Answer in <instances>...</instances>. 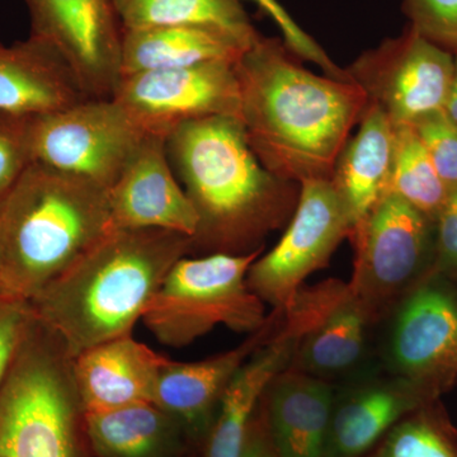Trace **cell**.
Masks as SVG:
<instances>
[{"label":"cell","instance_id":"obj_1","mask_svg":"<svg viewBox=\"0 0 457 457\" xmlns=\"http://www.w3.org/2000/svg\"><path fill=\"white\" fill-rule=\"evenodd\" d=\"M282 38L260 36L234 65L249 145L279 179H330L368 97L351 79L303 68Z\"/></svg>","mask_w":457,"mask_h":457},{"label":"cell","instance_id":"obj_2","mask_svg":"<svg viewBox=\"0 0 457 457\" xmlns=\"http://www.w3.org/2000/svg\"><path fill=\"white\" fill-rule=\"evenodd\" d=\"M165 146L198 216L192 252L251 253L293 218L300 185L261 163L237 117L182 123L168 135Z\"/></svg>","mask_w":457,"mask_h":457},{"label":"cell","instance_id":"obj_3","mask_svg":"<svg viewBox=\"0 0 457 457\" xmlns=\"http://www.w3.org/2000/svg\"><path fill=\"white\" fill-rule=\"evenodd\" d=\"M191 239L167 230H111L29 303L71 359L131 335Z\"/></svg>","mask_w":457,"mask_h":457},{"label":"cell","instance_id":"obj_4","mask_svg":"<svg viewBox=\"0 0 457 457\" xmlns=\"http://www.w3.org/2000/svg\"><path fill=\"white\" fill-rule=\"evenodd\" d=\"M108 231L107 189L32 163L0 198V294L29 302Z\"/></svg>","mask_w":457,"mask_h":457},{"label":"cell","instance_id":"obj_5","mask_svg":"<svg viewBox=\"0 0 457 457\" xmlns=\"http://www.w3.org/2000/svg\"><path fill=\"white\" fill-rule=\"evenodd\" d=\"M74 359L35 317L0 387V457H90Z\"/></svg>","mask_w":457,"mask_h":457},{"label":"cell","instance_id":"obj_6","mask_svg":"<svg viewBox=\"0 0 457 457\" xmlns=\"http://www.w3.org/2000/svg\"><path fill=\"white\" fill-rule=\"evenodd\" d=\"M264 246L248 254L180 258L146 306L141 320L168 347L191 345L213 328L254 333L266 324L264 303L249 288V269Z\"/></svg>","mask_w":457,"mask_h":457},{"label":"cell","instance_id":"obj_7","mask_svg":"<svg viewBox=\"0 0 457 457\" xmlns=\"http://www.w3.org/2000/svg\"><path fill=\"white\" fill-rule=\"evenodd\" d=\"M146 135L112 98L29 120L32 163L110 189Z\"/></svg>","mask_w":457,"mask_h":457},{"label":"cell","instance_id":"obj_8","mask_svg":"<svg viewBox=\"0 0 457 457\" xmlns=\"http://www.w3.org/2000/svg\"><path fill=\"white\" fill-rule=\"evenodd\" d=\"M350 240L354 270L348 284L375 319L433 263L435 222L386 192Z\"/></svg>","mask_w":457,"mask_h":457},{"label":"cell","instance_id":"obj_9","mask_svg":"<svg viewBox=\"0 0 457 457\" xmlns=\"http://www.w3.org/2000/svg\"><path fill=\"white\" fill-rule=\"evenodd\" d=\"M455 68V55L408 26L361 54L345 71L394 126H414L444 112Z\"/></svg>","mask_w":457,"mask_h":457},{"label":"cell","instance_id":"obj_10","mask_svg":"<svg viewBox=\"0 0 457 457\" xmlns=\"http://www.w3.org/2000/svg\"><path fill=\"white\" fill-rule=\"evenodd\" d=\"M352 231L330 179L306 180L284 236L249 269L246 282L263 303L284 312L303 288V281L323 269Z\"/></svg>","mask_w":457,"mask_h":457},{"label":"cell","instance_id":"obj_11","mask_svg":"<svg viewBox=\"0 0 457 457\" xmlns=\"http://www.w3.org/2000/svg\"><path fill=\"white\" fill-rule=\"evenodd\" d=\"M236 62H216L122 77L112 99L145 135L167 139L182 123L239 116Z\"/></svg>","mask_w":457,"mask_h":457},{"label":"cell","instance_id":"obj_12","mask_svg":"<svg viewBox=\"0 0 457 457\" xmlns=\"http://www.w3.org/2000/svg\"><path fill=\"white\" fill-rule=\"evenodd\" d=\"M32 37L64 59L89 98H112L123 29L111 0H25Z\"/></svg>","mask_w":457,"mask_h":457},{"label":"cell","instance_id":"obj_13","mask_svg":"<svg viewBox=\"0 0 457 457\" xmlns=\"http://www.w3.org/2000/svg\"><path fill=\"white\" fill-rule=\"evenodd\" d=\"M420 284L394 319L387 365L437 399L457 381V294L435 275Z\"/></svg>","mask_w":457,"mask_h":457},{"label":"cell","instance_id":"obj_14","mask_svg":"<svg viewBox=\"0 0 457 457\" xmlns=\"http://www.w3.org/2000/svg\"><path fill=\"white\" fill-rule=\"evenodd\" d=\"M111 230H167L192 239L198 216L174 174L163 137L146 135L108 189Z\"/></svg>","mask_w":457,"mask_h":457},{"label":"cell","instance_id":"obj_15","mask_svg":"<svg viewBox=\"0 0 457 457\" xmlns=\"http://www.w3.org/2000/svg\"><path fill=\"white\" fill-rule=\"evenodd\" d=\"M303 335L299 321L282 315L273 336L237 370L207 433L204 457H240L255 411L270 384L290 368Z\"/></svg>","mask_w":457,"mask_h":457},{"label":"cell","instance_id":"obj_16","mask_svg":"<svg viewBox=\"0 0 457 457\" xmlns=\"http://www.w3.org/2000/svg\"><path fill=\"white\" fill-rule=\"evenodd\" d=\"M284 312L275 311L266 324L242 345L198 362L168 360L159 378L155 400L185 427L191 440L209 433L228 384L246 360L264 345L281 323Z\"/></svg>","mask_w":457,"mask_h":457},{"label":"cell","instance_id":"obj_17","mask_svg":"<svg viewBox=\"0 0 457 457\" xmlns=\"http://www.w3.org/2000/svg\"><path fill=\"white\" fill-rule=\"evenodd\" d=\"M167 357L132 335L111 339L74 359L78 393L86 413L154 403Z\"/></svg>","mask_w":457,"mask_h":457},{"label":"cell","instance_id":"obj_18","mask_svg":"<svg viewBox=\"0 0 457 457\" xmlns=\"http://www.w3.org/2000/svg\"><path fill=\"white\" fill-rule=\"evenodd\" d=\"M68 64L53 47L29 36L0 44V112L44 116L88 99Z\"/></svg>","mask_w":457,"mask_h":457},{"label":"cell","instance_id":"obj_19","mask_svg":"<svg viewBox=\"0 0 457 457\" xmlns=\"http://www.w3.org/2000/svg\"><path fill=\"white\" fill-rule=\"evenodd\" d=\"M436 399L416 385L393 380L365 385L336 400L327 438V457H361L409 414Z\"/></svg>","mask_w":457,"mask_h":457},{"label":"cell","instance_id":"obj_20","mask_svg":"<svg viewBox=\"0 0 457 457\" xmlns=\"http://www.w3.org/2000/svg\"><path fill=\"white\" fill-rule=\"evenodd\" d=\"M371 312L350 284L326 282L323 300L288 369L323 378L353 369L365 353Z\"/></svg>","mask_w":457,"mask_h":457},{"label":"cell","instance_id":"obj_21","mask_svg":"<svg viewBox=\"0 0 457 457\" xmlns=\"http://www.w3.org/2000/svg\"><path fill=\"white\" fill-rule=\"evenodd\" d=\"M267 396L264 413L278 457H327L335 394L326 380L287 369Z\"/></svg>","mask_w":457,"mask_h":457},{"label":"cell","instance_id":"obj_22","mask_svg":"<svg viewBox=\"0 0 457 457\" xmlns=\"http://www.w3.org/2000/svg\"><path fill=\"white\" fill-rule=\"evenodd\" d=\"M394 143L395 126L380 108L369 102L361 117L359 130L343 147L330 179L345 204L352 231L368 218L378 201L386 194L392 174Z\"/></svg>","mask_w":457,"mask_h":457},{"label":"cell","instance_id":"obj_23","mask_svg":"<svg viewBox=\"0 0 457 457\" xmlns=\"http://www.w3.org/2000/svg\"><path fill=\"white\" fill-rule=\"evenodd\" d=\"M249 46L236 36L210 27L123 29L121 78L206 62H237Z\"/></svg>","mask_w":457,"mask_h":457},{"label":"cell","instance_id":"obj_24","mask_svg":"<svg viewBox=\"0 0 457 457\" xmlns=\"http://www.w3.org/2000/svg\"><path fill=\"white\" fill-rule=\"evenodd\" d=\"M96 457H182L191 440L185 427L155 403L86 413Z\"/></svg>","mask_w":457,"mask_h":457},{"label":"cell","instance_id":"obj_25","mask_svg":"<svg viewBox=\"0 0 457 457\" xmlns=\"http://www.w3.org/2000/svg\"><path fill=\"white\" fill-rule=\"evenodd\" d=\"M123 29L161 26H203L252 45L255 29L239 0H111Z\"/></svg>","mask_w":457,"mask_h":457},{"label":"cell","instance_id":"obj_26","mask_svg":"<svg viewBox=\"0 0 457 457\" xmlns=\"http://www.w3.org/2000/svg\"><path fill=\"white\" fill-rule=\"evenodd\" d=\"M435 222L451 189L436 170L411 126H395L392 174L387 191Z\"/></svg>","mask_w":457,"mask_h":457},{"label":"cell","instance_id":"obj_27","mask_svg":"<svg viewBox=\"0 0 457 457\" xmlns=\"http://www.w3.org/2000/svg\"><path fill=\"white\" fill-rule=\"evenodd\" d=\"M370 457H457V435L432 404L409 414Z\"/></svg>","mask_w":457,"mask_h":457},{"label":"cell","instance_id":"obj_28","mask_svg":"<svg viewBox=\"0 0 457 457\" xmlns=\"http://www.w3.org/2000/svg\"><path fill=\"white\" fill-rule=\"evenodd\" d=\"M403 12L418 35L457 55V0H403Z\"/></svg>","mask_w":457,"mask_h":457},{"label":"cell","instance_id":"obj_29","mask_svg":"<svg viewBox=\"0 0 457 457\" xmlns=\"http://www.w3.org/2000/svg\"><path fill=\"white\" fill-rule=\"evenodd\" d=\"M251 2L255 3L258 8L267 14L273 23H276L281 32L282 40L295 56L318 65L328 77L336 78V79H350V75L345 69H341L335 64V62L328 56L326 50L305 29H302V26L291 17L278 0H251Z\"/></svg>","mask_w":457,"mask_h":457},{"label":"cell","instance_id":"obj_30","mask_svg":"<svg viewBox=\"0 0 457 457\" xmlns=\"http://www.w3.org/2000/svg\"><path fill=\"white\" fill-rule=\"evenodd\" d=\"M29 120L0 112V198L32 164Z\"/></svg>","mask_w":457,"mask_h":457},{"label":"cell","instance_id":"obj_31","mask_svg":"<svg viewBox=\"0 0 457 457\" xmlns=\"http://www.w3.org/2000/svg\"><path fill=\"white\" fill-rule=\"evenodd\" d=\"M425 145L436 170L450 189L457 187V128L445 113L411 126Z\"/></svg>","mask_w":457,"mask_h":457},{"label":"cell","instance_id":"obj_32","mask_svg":"<svg viewBox=\"0 0 457 457\" xmlns=\"http://www.w3.org/2000/svg\"><path fill=\"white\" fill-rule=\"evenodd\" d=\"M32 319L29 302L0 297V387L7 378Z\"/></svg>","mask_w":457,"mask_h":457},{"label":"cell","instance_id":"obj_33","mask_svg":"<svg viewBox=\"0 0 457 457\" xmlns=\"http://www.w3.org/2000/svg\"><path fill=\"white\" fill-rule=\"evenodd\" d=\"M432 275L457 279V187L451 189L435 221Z\"/></svg>","mask_w":457,"mask_h":457},{"label":"cell","instance_id":"obj_34","mask_svg":"<svg viewBox=\"0 0 457 457\" xmlns=\"http://www.w3.org/2000/svg\"><path fill=\"white\" fill-rule=\"evenodd\" d=\"M240 457H278L264 411L254 417Z\"/></svg>","mask_w":457,"mask_h":457},{"label":"cell","instance_id":"obj_35","mask_svg":"<svg viewBox=\"0 0 457 457\" xmlns=\"http://www.w3.org/2000/svg\"><path fill=\"white\" fill-rule=\"evenodd\" d=\"M455 78H453V88H451L444 113L450 120V122L457 128V55L455 56Z\"/></svg>","mask_w":457,"mask_h":457},{"label":"cell","instance_id":"obj_36","mask_svg":"<svg viewBox=\"0 0 457 457\" xmlns=\"http://www.w3.org/2000/svg\"><path fill=\"white\" fill-rule=\"evenodd\" d=\"M0 297H3V296H2V294H0Z\"/></svg>","mask_w":457,"mask_h":457}]
</instances>
